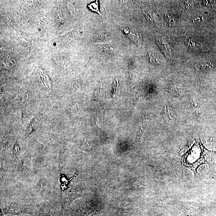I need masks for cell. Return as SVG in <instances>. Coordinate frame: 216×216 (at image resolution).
Listing matches in <instances>:
<instances>
[{"label": "cell", "mask_w": 216, "mask_h": 216, "mask_svg": "<svg viewBox=\"0 0 216 216\" xmlns=\"http://www.w3.org/2000/svg\"><path fill=\"white\" fill-rule=\"evenodd\" d=\"M38 76L40 78L42 82L43 83L45 86L49 88L51 86V82L47 74L45 73L44 71L42 70L39 69L38 71Z\"/></svg>", "instance_id": "6da1fadb"}, {"label": "cell", "mask_w": 216, "mask_h": 216, "mask_svg": "<svg viewBox=\"0 0 216 216\" xmlns=\"http://www.w3.org/2000/svg\"><path fill=\"white\" fill-rule=\"evenodd\" d=\"M124 33L127 34L130 39L133 40L134 42H137L139 40V36L137 33H134V31H131L128 28H124L123 29Z\"/></svg>", "instance_id": "7a4b0ae2"}, {"label": "cell", "mask_w": 216, "mask_h": 216, "mask_svg": "<svg viewBox=\"0 0 216 216\" xmlns=\"http://www.w3.org/2000/svg\"><path fill=\"white\" fill-rule=\"evenodd\" d=\"M57 17H58V21L59 23L63 24L64 19L63 16H62V10L59 6H58V10H57Z\"/></svg>", "instance_id": "3957f363"}, {"label": "cell", "mask_w": 216, "mask_h": 216, "mask_svg": "<svg viewBox=\"0 0 216 216\" xmlns=\"http://www.w3.org/2000/svg\"><path fill=\"white\" fill-rule=\"evenodd\" d=\"M103 49L105 52H107V53H112L115 51L114 47L112 46L108 45L103 46Z\"/></svg>", "instance_id": "277c9868"}, {"label": "cell", "mask_w": 216, "mask_h": 216, "mask_svg": "<svg viewBox=\"0 0 216 216\" xmlns=\"http://www.w3.org/2000/svg\"><path fill=\"white\" fill-rule=\"evenodd\" d=\"M20 151V150L19 146L17 143H16L14 145V148H13V154H14V156H17L19 154Z\"/></svg>", "instance_id": "5b68a950"}, {"label": "cell", "mask_w": 216, "mask_h": 216, "mask_svg": "<svg viewBox=\"0 0 216 216\" xmlns=\"http://www.w3.org/2000/svg\"><path fill=\"white\" fill-rule=\"evenodd\" d=\"M67 7L71 14L73 15H75L76 13L75 12V8H74L73 5V4L71 3H68V4H67Z\"/></svg>", "instance_id": "8992f818"}, {"label": "cell", "mask_w": 216, "mask_h": 216, "mask_svg": "<svg viewBox=\"0 0 216 216\" xmlns=\"http://www.w3.org/2000/svg\"><path fill=\"white\" fill-rule=\"evenodd\" d=\"M81 83L79 82V81H76V82L75 81V82H74L73 83H72L71 86L72 88H73L74 90L77 91V90L79 89V88H80V86H81Z\"/></svg>", "instance_id": "52a82bcc"}, {"label": "cell", "mask_w": 216, "mask_h": 216, "mask_svg": "<svg viewBox=\"0 0 216 216\" xmlns=\"http://www.w3.org/2000/svg\"><path fill=\"white\" fill-rule=\"evenodd\" d=\"M91 9L93 10H94L95 12H97L100 15H101V13H100L99 11V9H98V4L96 2L95 3H92L91 5Z\"/></svg>", "instance_id": "ba28073f"}, {"label": "cell", "mask_w": 216, "mask_h": 216, "mask_svg": "<svg viewBox=\"0 0 216 216\" xmlns=\"http://www.w3.org/2000/svg\"><path fill=\"white\" fill-rule=\"evenodd\" d=\"M77 107L76 105H74L73 104H71L69 105V110L70 112H73L77 110Z\"/></svg>", "instance_id": "9c48e42d"}, {"label": "cell", "mask_w": 216, "mask_h": 216, "mask_svg": "<svg viewBox=\"0 0 216 216\" xmlns=\"http://www.w3.org/2000/svg\"><path fill=\"white\" fill-rule=\"evenodd\" d=\"M149 58H150V60L151 62H158V60L154 58V56H153V55L151 54V53H150L149 52Z\"/></svg>", "instance_id": "30bf717a"}, {"label": "cell", "mask_w": 216, "mask_h": 216, "mask_svg": "<svg viewBox=\"0 0 216 216\" xmlns=\"http://www.w3.org/2000/svg\"><path fill=\"white\" fill-rule=\"evenodd\" d=\"M99 118H97V121H96V125H97V127H99V123H99Z\"/></svg>", "instance_id": "8fae6325"}]
</instances>
